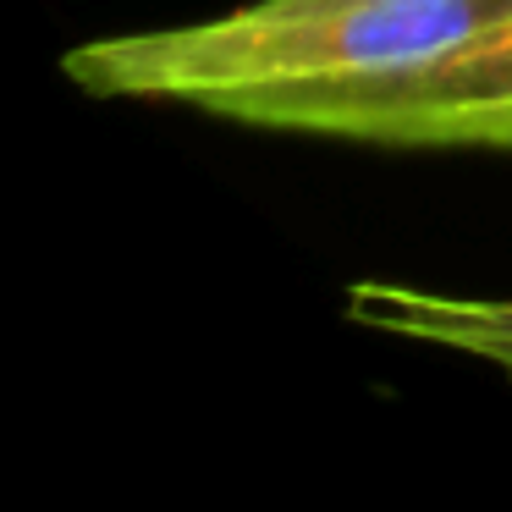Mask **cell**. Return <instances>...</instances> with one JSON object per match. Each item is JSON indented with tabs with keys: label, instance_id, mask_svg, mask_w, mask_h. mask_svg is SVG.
<instances>
[{
	"label": "cell",
	"instance_id": "3",
	"mask_svg": "<svg viewBox=\"0 0 512 512\" xmlns=\"http://www.w3.org/2000/svg\"><path fill=\"white\" fill-rule=\"evenodd\" d=\"M347 320L375 336L419 347H446L474 364H490L512 380V298H474V292H435L408 281H353Z\"/></svg>",
	"mask_w": 512,
	"mask_h": 512
},
{
	"label": "cell",
	"instance_id": "4",
	"mask_svg": "<svg viewBox=\"0 0 512 512\" xmlns=\"http://www.w3.org/2000/svg\"><path fill=\"white\" fill-rule=\"evenodd\" d=\"M265 12H336V6H391V0H254Z\"/></svg>",
	"mask_w": 512,
	"mask_h": 512
},
{
	"label": "cell",
	"instance_id": "2",
	"mask_svg": "<svg viewBox=\"0 0 512 512\" xmlns=\"http://www.w3.org/2000/svg\"><path fill=\"white\" fill-rule=\"evenodd\" d=\"M199 116L369 149H512V17L408 67L215 94Z\"/></svg>",
	"mask_w": 512,
	"mask_h": 512
},
{
	"label": "cell",
	"instance_id": "1",
	"mask_svg": "<svg viewBox=\"0 0 512 512\" xmlns=\"http://www.w3.org/2000/svg\"><path fill=\"white\" fill-rule=\"evenodd\" d=\"M512 0H391L336 12H243L182 28L111 34L67 50L61 72L89 100H166L199 111L215 94L364 78L452 50L507 23Z\"/></svg>",
	"mask_w": 512,
	"mask_h": 512
}]
</instances>
